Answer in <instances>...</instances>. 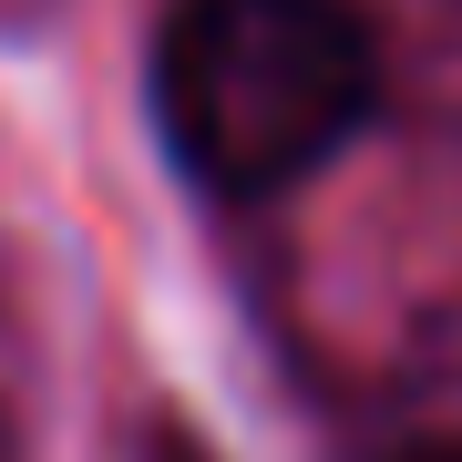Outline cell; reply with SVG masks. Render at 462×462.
I'll return each instance as SVG.
<instances>
[{
    "label": "cell",
    "instance_id": "6da1fadb",
    "mask_svg": "<svg viewBox=\"0 0 462 462\" xmlns=\"http://www.w3.org/2000/svg\"><path fill=\"white\" fill-rule=\"evenodd\" d=\"M380 103V42L349 0H185L154 32V124L206 196L309 185Z\"/></svg>",
    "mask_w": 462,
    "mask_h": 462
},
{
    "label": "cell",
    "instance_id": "7a4b0ae2",
    "mask_svg": "<svg viewBox=\"0 0 462 462\" xmlns=\"http://www.w3.org/2000/svg\"><path fill=\"white\" fill-rule=\"evenodd\" d=\"M144 462H216V452H206V431H185V421H154V431H144Z\"/></svg>",
    "mask_w": 462,
    "mask_h": 462
},
{
    "label": "cell",
    "instance_id": "3957f363",
    "mask_svg": "<svg viewBox=\"0 0 462 462\" xmlns=\"http://www.w3.org/2000/svg\"><path fill=\"white\" fill-rule=\"evenodd\" d=\"M401 462H462V442H411Z\"/></svg>",
    "mask_w": 462,
    "mask_h": 462
}]
</instances>
